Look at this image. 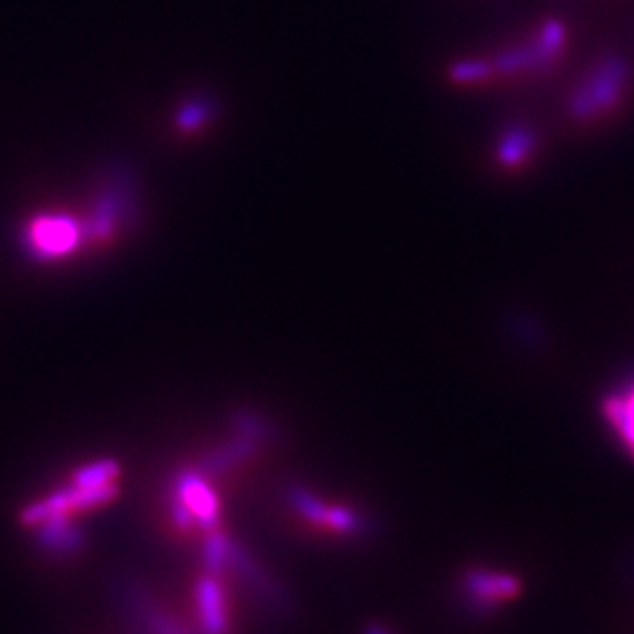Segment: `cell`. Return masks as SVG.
<instances>
[{
  "instance_id": "1",
  "label": "cell",
  "mask_w": 634,
  "mask_h": 634,
  "mask_svg": "<svg viewBox=\"0 0 634 634\" xmlns=\"http://www.w3.org/2000/svg\"><path fill=\"white\" fill-rule=\"evenodd\" d=\"M630 68L620 56H606L581 79L569 97V114L583 122H597L610 116L624 99Z\"/></svg>"
},
{
  "instance_id": "2",
  "label": "cell",
  "mask_w": 634,
  "mask_h": 634,
  "mask_svg": "<svg viewBox=\"0 0 634 634\" xmlns=\"http://www.w3.org/2000/svg\"><path fill=\"white\" fill-rule=\"evenodd\" d=\"M79 231L68 217H40L29 229L31 248L42 256H58L77 243Z\"/></svg>"
},
{
  "instance_id": "3",
  "label": "cell",
  "mask_w": 634,
  "mask_h": 634,
  "mask_svg": "<svg viewBox=\"0 0 634 634\" xmlns=\"http://www.w3.org/2000/svg\"><path fill=\"white\" fill-rule=\"evenodd\" d=\"M291 503L295 505V509L299 513H303L307 519L320 523V525H328L334 527L338 532H357L361 530V519L346 509H338V507H326L322 501H317L309 492L297 488L291 492Z\"/></svg>"
},
{
  "instance_id": "4",
  "label": "cell",
  "mask_w": 634,
  "mask_h": 634,
  "mask_svg": "<svg viewBox=\"0 0 634 634\" xmlns=\"http://www.w3.org/2000/svg\"><path fill=\"white\" fill-rule=\"evenodd\" d=\"M604 416L634 457V377L606 398Z\"/></svg>"
},
{
  "instance_id": "5",
  "label": "cell",
  "mask_w": 634,
  "mask_h": 634,
  "mask_svg": "<svg viewBox=\"0 0 634 634\" xmlns=\"http://www.w3.org/2000/svg\"><path fill=\"white\" fill-rule=\"evenodd\" d=\"M466 589L482 606L499 604L503 600H511L519 593L517 577L505 573H490V571H474L466 577Z\"/></svg>"
},
{
  "instance_id": "6",
  "label": "cell",
  "mask_w": 634,
  "mask_h": 634,
  "mask_svg": "<svg viewBox=\"0 0 634 634\" xmlns=\"http://www.w3.org/2000/svg\"><path fill=\"white\" fill-rule=\"evenodd\" d=\"M180 503L192 513V517H198L204 527H215L219 503L198 476L186 474L180 480Z\"/></svg>"
},
{
  "instance_id": "7",
  "label": "cell",
  "mask_w": 634,
  "mask_h": 634,
  "mask_svg": "<svg viewBox=\"0 0 634 634\" xmlns=\"http://www.w3.org/2000/svg\"><path fill=\"white\" fill-rule=\"evenodd\" d=\"M200 616L206 634H223L225 632V608L223 595L215 579H204L198 587Z\"/></svg>"
},
{
  "instance_id": "8",
  "label": "cell",
  "mask_w": 634,
  "mask_h": 634,
  "mask_svg": "<svg viewBox=\"0 0 634 634\" xmlns=\"http://www.w3.org/2000/svg\"><path fill=\"white\" fill-rule=\"evenodd\" d=\"M120 468L116 462H97L91 466H85L83 470L77 472L75 484L83 488H99V486H110L118 478Z\"/></svg>"
},
{
  "instance_id": "9",
  "label": "cell",
  "mask_w": 634,
  "mask_h": 634,
  "mask_svg": "<svg viewBox=\"0 0 634 634\" xmlns=\"http://www.w3.org/2000/svg\"><path fill=\"white\" fill-rule=\"evenodd\" d=\"M532 149H534V140H532L530 132L515 130L505 140V145L501 149V159H503V163L513 165V163H519L523 157L530 155Z\"/></svg>"
},
{
  "instance_id": "10",
  "label": "cell",
  "mask_w": 634,
  "mask_h": 634,
  "mask_svg": "<svg viewBox=\"0 0 634 634\" xmlns=\"http://www.w3.org/2000/svg\"><path fill=\"white\" fill-rule=\"evenodd\" d=\"M231 556V546L225 542V538L221 536H213L208 542H206V552H204V558H206V565L208 569H221L227 558Z\"/></svg>"
},
{
  "instance_id": "11",
  "label": "cell",
  "mask_w": 634,
  "mask_h": 634,
  "mask_svg": "<svg viewBox=\"0 0 634 634\" xmlns=\"http://www.w3.org/2000/svg\"><path fill=\"white\" fill-rule=\"evenodd\" d=\"M367 634H390V632H387V630H381V628H377V626H369Z\"/></svg>"
}]
</instances>
